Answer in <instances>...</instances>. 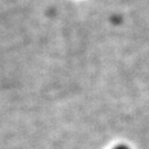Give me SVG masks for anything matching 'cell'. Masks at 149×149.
Returning <instances> with one entry per match:
<instances>
[{
	"mask_svg": "<svg viewBox=\"0 0 149 149\" xmlns=\"http://www.w3.org/2000/svg\"><path fill=\"white\" fill-rule=\"evenodd\" d=\"M113 149H129V148H128L127 146H125V145H118V146H116L115 148Z\"/></svg>",
	"mask_w": 149,
	"mask_h": 149,
	"instance_id": "cell-1",
	"label": "cell"
}]
</instances>
